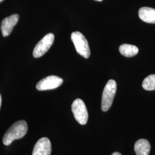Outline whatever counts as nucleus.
<instances>
[{"label": "nucleus", "instance_id": "obj_1", "mask_svg": "<svg viewBox=\"0 0 155 155\" xmlns=\"http://www.w3.org/2000/svg\"><path fill=\"white\" fill-rule=\"evenodd\" d=\"M28 131V125L26 121L20 120L14 123L6 132L3 137V143L5 145H9L17 139L22 138Z\"/></svg>", "mask_w": 155, "mask_h": 155}, {"label": "nucleus", "instance_id": "obj_2", "mask_svg": "<svg viewBox=\"0 0 155 155\" xmlns=\"http://www.w3.org/2000/svg\"><path fill=\"white\" fill-rule=\"evenodd\" d=\"M116 91V82L113 79L109 80L106 84L102 96L101 109L103 111H107L110 109L113 104Z\"/></svg>", "mask_w": 155, "mask_h": 155}, {"label": "nucleus", "instance_id": "obj_3", "mask_svg": "<svg viewBox=\"0 0 155 155\" xmlns=\"http://www.w3.org/2000/svg\"><path fill=\"white\" fill-rule=\"evenodd\" d=\"M71 39L78 53L86 59L89 58L90 50L88 41L83 34L78 31L74 32L71 33Z\"/></svg>", "mask_w": 155, "mask_h": 155}, {"label": "nucleus", "instance_id": "obj_4", "mask_svg": "<svg viewBox=\"0 0 155 155\" xmlns=\"http://www.w3.org/2000/svg\"><path fill=\"white\" fill-rule=\"evenodd\" d=\"M71 110L74 118L81 125H85L88 121L89 114L87 107L82 100L77 98L72 102Z\"/></svg>", "mask_w": 155, "mask_h": 155}, {"label": "nucleus", "instance_id": "obj_5", "mask_svg": "<svg viewBox=\"0 0 155 155\" xmlns=\"http://www.w3.org/2000/svg\"><path fill=\"white\" fill-rule=\"evenodd\" d=\"M54 35L48 33L44 36L35 46L33 51V56L35 58H38L45 55L49 50L54 41Z\"/></svg>", "mask_w": 155, "mask_h": 155}, {"label": "nucleus", "instance_id": "obj_6", "mask_svg": "<svg viewBox=\"0 0 155 155\" xmlns=\"http://www.w3.org/2000/svg\"><path fill=\"white\" fill-rule=\"evenodd\" d=\"M61 78L55 75H51L40 80L36 84V89L39 91L52 90L59 87L63 83Z\"/></svg>", "mask_w": 155, "mask_h": 155}, {"label": "nucleus", "instance_id": "obj_7", "mask_svg": "<svg viewBox=\"0 0 155 155\" xmlns=\"http://www.w3.org/2000/svg\"><path fill=\"white\" fill-rule=\"evenodd\" d=\"M51 150L50 140L47 137H42L35 145L32 155H51Z\"/></svg>", "mask_w": 155, "mask_h": 155}, {"label": "nucleus", "instance_id": "obj_8", "mask_svg": "<svg viewBox=\"0 0 155 155\" xmlns=\"http://www.w3.org/2000/svg\"><path fill=\"white\" fill-rule=\"evenodd\" d=\"M19 20L18 14H13L10 16L5 18L1 22V31L3 36H9L13 30V28L17 24Z\"/></svg>", "mask_w": 155, "mask_h": 155}, {"label": "nucleus", "instance_id": "obj_9", "mask_svg": "<svg viewBox=\"0 0 155 155\" xmlns=\"http://www.w3.org/2000/svg\"><path fill=\"white\" fill-rule=\"evenodd\" d=\"M140 18L143 21L155 24V9L150 7H142L139 9Z\"/></svg>", "mask_w": 155, "mask_h": 155}, {"label": "nucleus", "instance_id": "obj_10", "mask_svg": "<svg viewBox=\"0 0 155 155\" xmlns=\"http://www.w3.org/2000/svg\"><path fill=\"white\" fill-rule=\"evenodd\" d=\"M134 151L137 155H148L150 150V145L146 139H140L134 144Z\"/></svg>", "mask_w": 155, "mask_h": 155}, {"label": "nucleus", "instance_id": "obj_11", "mask_svg": "<svg viewBox=\"0 0 155 155\" xmlns=\"http://www.w3.org/2000/svg\"><path fill=\"white\" fill-rule=\"evenodd\" d=\"M119 51L122 55L130 58L136 55L139 52V48L134 45L123 44L120 46Z\"/></svg>", "mask_w": 155, "mask_h": 155}, {"label": "nucleus", "instance_id": "obj_12", "mask_svg": "<svg viewBox=\"0 0 155 155\" xmlns=\"http://www.w3.org/2000/svg\"><path fill=\"white\" fill-rule=\"evenodd\" d=\"M142 86L143 89L147 91L155 90V74H152L144 79Z\"/></svg>", "mask_w": 155, "mask_h": 155}, {"label": "nucleus", "instance_id": "obj_13", "mask_svg": "<svg viewBox=\"0 0 155 155\" xmlns=\"http://www.w3.org/2000/svg\"><path fill=\"white\" fill-rule=\"evenodd\" d=\"M111 155H122L120 152H115L114 153H113Z\"/></svg>", "mask_w": 155, "mask_h": 155}, {"label": "nucleus", "instance_id": "obj_14", "mask_svg": "<svg viewBox=\"0 0 155 155\" xmlns=\"http://www.w3.org/2000/svg\"><path fill=\"white\" fill-rule=\"evenodd\" d=\"M1 102H2V98H1V95L0 94V108H1Z\"/></svg>", "mask_w": 155, "mask_h": 155}, {"label": "nucleus", "instance_id": "obj_15", "mask_svg": "<svg viewBox=\"0 0 155 155\" xmlns=\"http://www.w3.org/2000/svg\"><path fill=\"white\" fill-rule=\"evenodd\" d=\"M95 1H102V0H95Z\"/></svg>", "mask_w": 155, "mask_h": 155}, {"label": "nucleus", "instance_id": "obj_16", "mask_svg": "<svg viewBox=\"0 0 155 155\" xmlns=\"http://www.w3.org/2000/svg\"><path fill=\"white\" fill-rule=\"evenodd\" d=\"M4 1V0H0V3H1L2 1Z\"/></svg>", "mask_w": 155, "mask_h": 155}]
</instances>
